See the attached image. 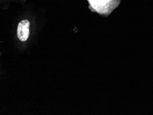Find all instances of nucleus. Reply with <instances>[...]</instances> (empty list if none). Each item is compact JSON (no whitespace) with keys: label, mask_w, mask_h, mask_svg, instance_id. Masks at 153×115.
<instances>
[{"label":"nucleus","mask_w":153,"mask_h":115,"mask_svg":"<svg viewBox=\"0 0 153 115\" xmlns=\"http://www.w3.org/2000/svg\"><path fill=\"white\" fill-rule=\"evenodd\" d=\"M30 23L27 20H24L19 23L17 29V36L21 42H25L30 35Z\"/></svg>","instance_id":"nucleus-1"}]
</instances>
